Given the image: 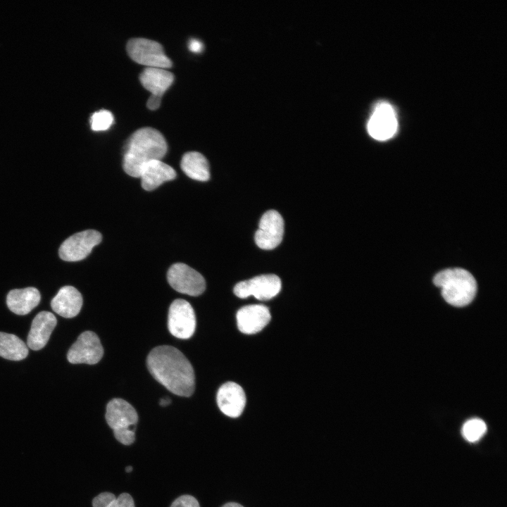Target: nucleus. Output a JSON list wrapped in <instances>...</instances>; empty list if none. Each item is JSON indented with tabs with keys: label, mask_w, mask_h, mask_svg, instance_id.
<instances>
[{
	"label": "nucleus",
	"mask_w": 507,
	"mask_h": 507,
	"mask_svg": "<svg viewBox=\"0 0 507 507\" xmlns=\"http://www.w3.org/2000/svg\"><path fill=\"white\" fill-rule=\"evenodd\" d=\"M151 375L170 392L190 396L195 389L193 367L184 355L171 346L153 349L146 359Z\"/></svg>",
	"instance_id": "f257e3e1"
},
{
	"label": "nucleus",
	"mask_w": 507,
	"mask_h": 507,
	"mask_svg": "<svg viewBox=\"0 0 507 507\" xmlns=\"http://www.w3.org/2000/svg\"><path fill=\"white\" fill-rule=\"evenodd\" d=\"M168 145L163 135L152 127H142L129 137L124 147L123 169L135 177H139L143 166L153 160H161Z\"/></svg>",
	"instance_id": "f03ea898"
},
{
	"label": "nucleus",
	"mask_w": 507,
	"mask_h": 507,
	"mask_svg": "<svg viewBox=\"0 0 507 507\" xmlns=\"http://www.w3.org/2000/svg\"><path fill=\"white\" fill-rule=\"evenodd\" d=\"M433 282L441 289L444 300L457 307L469 304L477 292L475 279L462 268L444 270L434 276Z\"/></svg>",
	"instance_id": "7ed1b4c3"
},
{
	"label": "nucleus",
	"mask_w": 507,
	"mask_h": 507,
	"mask_svg": "<svg viewBox=\"0 0 507 507\" xmlns=\"http://www.w3.org/2000/svg\"><path fill=\"white\" fill-rule=\"evenodd\" d=\"M126 48L130 57L137 63L151 68L172 66V61L164 53L161 44L156 41L133 38L128 41Z\"/></svg>",
	"instance_id": "20e7f679"
},
{
	"label": "nucleus",
	"mask_w": 507,
	"mask_h": 507,
	"mask_svg": "<svg viewBox=\"0 0 507 507\" xmlns=\"http://www.w3.org/2000/svg\"><path fill=\"white\" fill-rule=\"evenodd\" d=\"M167 278L169 284L182 294L196 296L201 295L206 289L204 277L184 263L173 264L168 271Z\"/></svg>",
	"instance_id": "39448f33"
},
{
	"label": "nucleus",
	"mask_w": 507,
	"mask_h": 507,
	"mask_svg": "<svg viewBox=\"0 0 507 507\" xmlns=\"http://www.w3.org/2000/svg\"><path fill=\"white\" fill-rule=\"evenodd\" d=\"M282 283L276 275L268 274L254 277L237 283L233 289L239 298L245 299L254 296L258 300H268L280 292Z\"/></svg>",
	"instance_id": "423d86ee"
},
{
	"label": "nucleus",
	"mask_w": 507,
	"mask_h": 507,
	"mask_svg": "<svg viewBox=\"0 0 507 507\" xmlns=\"http://www.w3.org/2000/svg\"><path fill=\"white\" fill-rule=\"evenodd\" d=\"M102 239L100 232L87 230L77 232L66 239L59 248V256L65 261H79L85 258L92 249Z\"/></svg>",
	"instance_id": "0eeeda50"
},
{
	"label": "nucleus",
	"mask_w": 507,
	"mask_h": 507,
	"mask_svg": "<svg viewBox=\"0 0 507 507\" xmlns=\"http://www.w3.org/2000/svg\"><path fill=\"white\" fill-rule=\"evenodd\" d=\"M196 316L191 304L184 299H175L168 311V327L170 332L179 339H189L196 329Z\"/></svg>",
	"instance_id": "6e6552de"
},
{
	"label": "nucleus",
	"mask_w": 507,
	"mask_h": 507,
	"mask_svg": "<svg viewBox=\"0 0 507 507\" xmlns=\"http://www.w3.org/2000/svg\"><path fill=\"white\" fill-rule=\"evenodd\" d=\"M104 355L103 346L99 337L92 331L80 334L67 354L68 361L73 364L97 363Z\"/></svg>",
	"instance_id": "1a4fd4ad"
},
{
	"label": "nucleus",
	"mask_w": 507,
	"mask_h": 507,
	"mask_svg": "<svg viewBox=\"0 0 507 507\" xmlns=\"http://www.w3.org/2000/svg\"><path fill=\"white\" fill-rule=\"evenodd\" d=\"M398 127L394 108L386 101L378 103L368 122L369 134L375 139L385 141L392 137Z\"/></svg>",
	"instance_id": "9d476101"
},
{
	"label": "nucleus",
	"mask_w": 507,
	"mask_h": 507,
	"mask_svg": "<svg viewBox=\"0 0 507 507\" xmlns=\"http://www.w3.org/2000/svg\"><path fill=\"white\" fill-rule=\"evenodd\" d=\"M284 234V220L275 210L265 212L261 217L258 229L255 234L256 245L265 250L277 247L282 242Z\"/></svg>",
	"instance_id": "9b49d317"
},
{
	"label": "nucleus",
	"mask_w": 507,
	"mask_h": 507,
	"mask_svg": "<svg viewBox=\"0 0 507 507\" xmlns=\"http://www.w3.org/2000/svg\"><path fill=\"white\" fill-rule=\"evenodd\" d=\"M236 318L239 331L252 334L261 331L269 323L271 315L265 306L251 304L239 309Z\"/></svg>",
	"instance_id": "f8f14e48"
},
{
	"label": "nucleus",
	"mask_w": 507,
	"mask_h": 507,
	"mask_svg": "<svg viewBox=\"0 0 507 507\" xmlns=\"http://www.w3.org/2000/svg\"><path fill=\"white\" fill-rule=\"evenodd\" d=\"M216 401L218 408L225 415L237 418L244 411L246 395L240 385L233 382H227L219 388Z\"/></svg>",
	"instance_id": "ddd939ff"
},
{
	"label": "nucleus",
	"mask_w": 507,
	"mask_h": 507,
	"mask_svg": "<svg viewBox=\"0 0 507 507\" xmlns=\"http://www.w3.org/2000/svg\"><path fill=\"white\" fill-rule=\"evenodd\" d=\"M106 420L113 430L134 429L138 415L134 407L122 399H113L106 406Z\"/></svg>",
	"instance_id": "4468645a"
},
{
	"label": "nucleus",
	"mask_w": 507,
	"mask_h": 507,
	"mask_svg": "<svg viewBox=\"0 0 507 507\" xmlns=\"http://www.w3.org/2000/svg\"><path fill=\"white\" fill-rule=\"evenodd\" d=\"M57 324L55 315L49 311H41L33 319L27 339V346L38 351L47 344Z\"/></svg>",
	"instance_id": "2eb2a0df"
},
{
	"label": "nucleus",
	"mask_w": 507,
	"mask_h": 507,
	"mask_svg": "<svg viewBox=\"0 0 507 507\" xmlns=\"http://www.w3.org/2000/svg\"><path fill=\"white\" fill-rule=\"evenodd\" d=\"M82 306V296L72 286L61 287L51 301V308L59 315L70 318L76 316Z\"/></svg>",
	"instance_id": "dca6fc26"
},
{
	"label": "nucleus",
	"mask_w": 507,
	"mask_h": 507,
	"mask_svg": "<svg viewBox=\"0 0 507 507\" xmlns=\"http://www.w3.org/2000/svg\"><path fill=\"white\" fill-rule=\"evenodd\" d=\"M175 177V170L161 160H153L145 164L139 175L142 187L146 191L155 189L162 183L172 180Z\"/></svg>",
	"instance_id": "f3484780"
},
{
	"label": "nucleus",
	"mask_w": 507,
	"mask_h": 507,
	"mask_svg": "<svg viewBox=\"0 0 507 507\" xmlns=\"http://www.w3.org/2000/svg\"><path fill=\"white\" fill-rule=\"evenodd\" d=\"M41 296L35 287L15 289L7 294L6 303L13 313L24 315L28 314L39 303Z\"/></svg>",
	"instance_id": "a211bd4d"
},
{
	"label": "nucleus",
	"mask_w": 507,
	"mask_h": 507,
	"mask_svg": "<svg viewBox=\"0 0 507 507\" xmlns=\"http://www.w3.org/2000/svg\"><path fill=\"white\" fill-rule=\"evenodd\" d=\"M139 80L151 94L162 96L173 84L174 75L164 68L147 67L140 73Z\"/></svg>",
	"instance_id": "6ab92c4d"
},
{
	"label": "nucleus",
	"mask_w": 507,
	"mask_h": 507,
	"mask_svg": "<svg viewBox=\"0 0 507 507\" xmlns=\"http://www.w3.org/2000/svg\"><path fill=\"white\" fill-rule=\"evenodd\" d=\"M180 166L190 178L207 181L210 178L209 165L206 157L197 151H189L182 158Z\"/></svg>",
	"instance_id": "aec40b11"
},
{
	"label": "nucleus",
	"mask_w": 507,
	"mask_h": 507,
	"mask_svg": "<svg viewBox=\"0 0 507 507\" xmlns=\"http://www.w3.org/2000/svg\"><path fill=\"white\" fill-rule=\"evenodd\" d=\"M28 355V347L15 334L0 332V356L11 361H21Z\"/></svg>",
	"instance_id": "412c9836"
},
{
	"label": "nucleus",
	"mask_w": 507,
	"mask_h": 507,
	"mask_svg": "<svg viewBox=\"0 0 507 507\" xmlns=\"http://www.w3.org/2000/svg\"><path fill=\"white\" fill-rule=\"evenodd\" d=\"M487 432L485 423L480 418H472L466 421L462 427L463 437L470 442L480 440Z\"/></svg>",
	"instance_id": "4be33fe9"
},
{
	"label": "nucleus",
	"mask_w": 507,
	"mask_h": 507,
	"mask_svg": "<svg viewBox=\"0 0 507 507\" xmlns=\"http://www.w3.org/2000/svg\"><path fill=\"white\" fill-rule=\"evenodd\" d=\"M113 115L108 110H100L94 112L90 118L92 130L104 131L108 130L113 123Z\"/></svg>",
	"instance_id": "5701e85b"
},
{
	"label": "nucleus",
	"mask_w": 507,
	"mask_h": 507,
	"mask_svg": "<svg viewBox=\"0 0 507 507\" xmlns=\"http://www.w3.org/2000/svg\"><path fill=\"white\" fill-rule=\"evenodd\" d=\"M114 437L123 444L130 445L134 442V429H122L113 430Z\"/></svg>",
	"instance_id": "b1692460"
},
{
	"label": "nucleus",
	"mask_w": 507,
	"mask_h": 507,
	"mask_svg": "<svg viewBox=\"0 0 507 507\" xmlns=\"http://www.w3.org/2000/svg\"><path fill=\"white\" fill-rule=\"evenodd\" d=\"M170 507H200L198 501L191 495H182L176 499Z\"/></svg>",
	"instance_id": "393cba45"
},
{
	"label": "nucleus",
	"mask_w": 507,
	"mask_h": 507,
	"mask_svg": "<svg viewBox=\"0 0 507 507\" xmlns=\"http://www.w3.org/2000/svg\"><path fill=\"white\" fill-rule=\"evenodd\" d=\"M108 507H134L132 497L127 493L120 494Z\"/></svg>",
	"instance_id": "a878e982"
},
{
	"label": "nucleus",
	"mask_w": 507,
	"mask_h": 507,
	"mask_svg": "<svg viewBox=\"0 0 507 507\" xmlns=\"http://www.w3.org/2000/svg\"><path fill=\"white\" fill-rule=\"evenodd\" d=\"M115 497L113 494L110 492L101 493L94 498L92 506L93 507H108Z\"/></svg>",
	"instance_id": "bb28decb"
},
{
	"label": "nucleus",
	"mask_w": 507,
	"mask_h": 507,
	"mask_svg": "<svg viewBox=\"0 0 507 507\" xmlns=\"http://www.w3.org/2000/svg\"><path fill=\"white\" fill-rule=\"evenodd\" d=\"M161 98L162 96L151 94L146 102V106L148 108L151 110L157 109L161 105Z\"/></svg>",
	"instance_id": "cd10ccee"
},
{
	"label": "nucleus",
	"mask_w": 507,
	"mask_h": 507,
	"mask_svg": "<svg viewBox=\"0 0 507 507\" xmlns=\"http://www.w3.org/2000/svg\"><path fill=\"white\" fill-rule=\"evenodd\" d=\"M189 50L194 53H199L203 50L204 45L201 41L196 39H191L188 43Z\"/></svg>",
	"instance_id": "c85d7f7f"
},
{
	"label": "nucleus",
	"mask_w": 507,
	"mask_h": 507,
	"mask_svg": "<svg viewBox=\"0 0 507 507\" xmlns=\"http://www.w3.org/2000/svg\"><path fill=\"white\" fill-rule=\"evenodd\" d=\"M159 403L161 406H165L170 403V399L169 398L161 399Z\"/></svg>",
	"instance_id": "c756f323"
},
{
	"label": "nucleus",
	"mask_w": 507,
	"mask_h": 507,
	"mask_svg": "<svg viewBox=\"0 0 507 507\" xmlns=\"http://www.w3.org/2000/svg\"><path fill=\"white\" fill-rule=\"evenodd\" d=\"M222 507H243V506L237 503L230 502V503H225Z\"/></svg>",
	"instance_id": "7c9ffc66"
},
{
	"label": "nucleus",
	"mask_w": 507,
	"mask_h": 507,
	"mask_svg": "<svg viewBox=\"0 0 507 507\" xmlns=\"http://www.w3.org/2000/svg\"><path fill=\"white\" fill-rule=\"evenodd\" d=\"M125 471L127 472H130L132 471V466H127L125 468Z\"/></svg>",
	"instance_id": "2f4dec72"
}]
</instances>
